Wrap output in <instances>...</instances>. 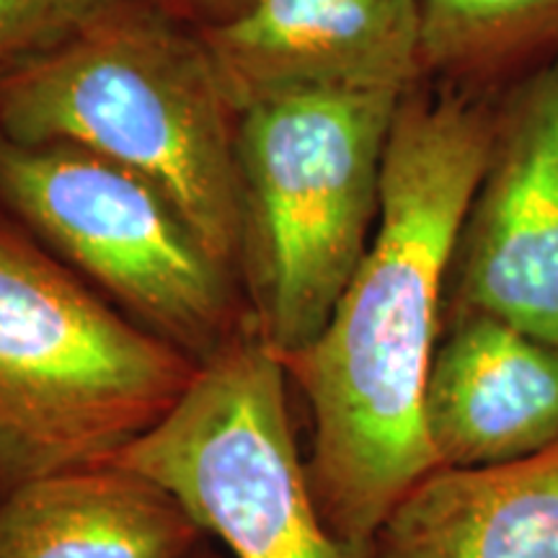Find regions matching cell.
I'll use <instances>...</instances> for the list:
<instances>
[{"instance_id": "cell-11", "label": "cell", "mask_w": 558, "mask_h": 558, "mask_svg": "<svg viewBox=\"0 0 558 558\" xmlns=\"http://www.w3.org/2000/svg\"><path fill=\"white\" fill-rule=\"evenodd\" d=\"M202 535L166 488L109 463L0 497V558H192Z\"/></svg>"}, {"instance_id": "cell-1", "label": "cell", "mask_w": 558, "mask_h": 558, "mask_svg": "<svg viewBox=\"0 0 558 558\" xmlns=\"http://www.w3.org/2000/svg\"><path fill=\"white\" fill-rule=\"evenodd\" d=\"M499 94L416 83L390 128L373 241L324 331L284 360L311 414L326 525L373 556L393 507L437 469L424 386L456 241L484 177Z\"/></svg>"}, {"instance_id": "cell-14", "label": "cell", "mask_w": 558, "mask_h": 558, "mask_svg": "<svg viewBox=\"0 0 558 558\" xmlns=\"http://www.w3.org/2000/svg\"><path fill=\"white\" fill-rule=\"evenodd\" d=\"M166 3L190 13V16L202 21V29H209V26L226 24V21L239 16L251 0H166Z\"/></svg>"}, {"instance_id": "cell-8", "label": "cell", "mask_w": 558, "mask_h": 558, "mask_svg": "<svg viewBox=\"0 0 558 558\" xmlns=\"http://www.w3.org/2000/svg\"><path fill=\"white\" fill-rule=\"evenodd\" d=\"M235 111L295 90H396L424 81L416 0H251L202 29Z\"/></svg>"}, {"instance_id": "cell-2", "label": "cell", "mask_w": 558, "mask_h": 558, "mask_svg": "<svg viewBox=\"0 0 558 558\" xmlns=\"http://www.w3.org/2000/svg\"><path fill=\"white\" fill-rule=\"evenodd\" d=\"M235 132L202 39L124 0L0 83V137L73 145L132 171L239 277Z\"/></svg>"}, {"instance_id": "cell-6", "label": "cell", "mask_w": 558, "mask_h": 558, "mask_svg": "<svg viewBox=\"0 0 558 558\" xmlns=\"http://www.w3.org/2000/svg\"><path fill=\"white\" fill-rule=\"evenodd\" d=\"M0 202L197 365L254 326L235 275L148 181L73 145L0 137Z\"/></svg>"}, {"instance_id": "cell-12", "label": "cell", "mask_w": 558, "mask_h": 558, "mask_svg": "<svg viewBox=\"0 0 558 558\" xmlns=\"http://www.w3.org/2000/svg\"><path fill=\"white\" fill-rule=\"evenodd\" d=\"M424 81L501 90L558 58V0H416Z\"/></svg>"}, {"instance_id": "cell-10", "label": "cell", "mask_w": 558, "mask_h": 558, "mask_svg": "<svg viewBox=\"0 0 558 558\" xmlns=\"http://www.w3.org/2000/svg\"><path fill=\"white\" fill-rule=\"evenodd\" d=\"M373 558H558V445L488 469H435L383 522Z\"/></svg>"}, {"instance_id": "cell-15", "label": "cell", "mask_w": 558, "mask_h": 558, "mask_svg": "<svg viewBox=\"0 0 558 558\" xmlns=\"http://www.w3.org/2000/svg\"><path fill=\"white\" fill-rule=\"evenodd\" d=\"M192 558H199V556H197V554H194V556H192Z\"/></svg>"}, {"instance_id": "cell-7", "label": "cell", "mask_w": 558, "mask_h": 558, "mask_svg": "<svg viewBox=\"0 0 558 558\" xmlns=\"http://www.w3.org/2000/svg\"><path fill=\"white\" fill-rule=\"evenodd\" d=\"M469 316L558 347V58L499 94L445 284L442 326Z\"/></svg>"}, {"instance_id": "cell-5", "label": "cell", "mask_w": 558, "mask_h": 558, "mask_svg": "<svg viewBox=\"0 0 558 558\" xmlns=\"http://www.w3.org/2000/svg\"><path fill=\"white\" fill-rule=\"evenodd\" d=\"M288 367L254 326L202 362L181 401L109 465L171 494L233 558H373L326 525L300 456Z\"/></svg>"}, {"instance_id": "cell-13", "label": "cell", "mask_w": 558, "mask_h": 558, "mask_svg": "<svg viewBox=\"0 0 558 558\" xmlns=\"http://www.w3.org/2000/svg\"><path fill=\"white\" fill-rule=\"evenodd\" d=\"M114 0H0V83L54 50Z\"/></svg>"}, {"instance_id": "cell-4", "label": "cell", "mask_w": 558, "mask_h": 558, "mask_svg": "<svg viewBox=\"0 0 558 558\" xmlns=\"http://www.w3.org/2000/svg\"><path fill=\"white\" fill-rule=\"evenodd\" d=\"M197 367L0 222V497L107 463L177 407Z\"/></svg>"}, {"instance_id": "cell-9", "label": "cell", "mask_w": 558, "mask_h": 558, "mask_svg": "<svg viewBox=\"0 0 558 558\" xmlns=\"http://www.w3.org/2000/svg\"><path fill=\"white\" fill-rule=\"evenodd\" d=\"M437 469H488L558 445V347L494 318L450 320L424 386Z\"/></svg>"}, {"instance_id": "cell-3", "label": "cell", "mask_w": 558, "mask_h": 558, "mask_svg": "<svg viewBox=\"0 0 558 558\" xmlns=\"http://www.w3.org/2000/svg\"><path fill=\"white\" fill-rule=\"evenodd\" d=\"M403 94L316 88L239 111V279L279 360L324 331L373 241Z\"/></svg>"}]
</instances>
